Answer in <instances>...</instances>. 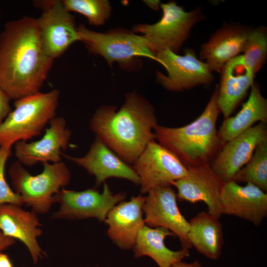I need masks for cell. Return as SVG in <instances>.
<instances>
[{
    "instance_id": "obj_1",
    "label": "cell",
    "mask_w": 267,
    "mask_h": 267,
    "mask_svg": "<svg viewBox=\"0 0 267 267\" xmlns=\"http://www.w3.org/2000/svg\"><path fill=\"white\" fill-rule=\"evenodd\" d=\"M54 60L45 52L37 18L7 22L0 33V88L17 100L40 91Z\"/></svg>"
},
{
    "instance_id": "obj_2",
    "label": "cell",
    "mask_w": 267,
    "mask_h": 267,
    "mask_svg": "<svg viewBox=\"0 0 267 267\" xmlns=\"http://www.w3.org/2000/svg\"><path fill=\"white\" fill-rule=\"evenodd\" d=\"M153 106L135 91L126 94L121 107L103 105L93 114L89 128L95 137L128 164H133L155 140L157 124Z\"/></svg>"
},
{
    "instance_id": "obj_3",
    "label": "cell",
    "mask_w": 267,
    "mask_h": 267,
    "mask_svg": "<svg viewBox=\"0 0 267 267\" xmlns=\"http://www.w3.org/2000/svg\"><path fill=\"white\" fill-rule=\"evenodd\" d=\"M217 85L204 111L191 123L180 127L157 124L153 129L154 139L170 151L187 169L209 164L222 145L216 128L220 110Z\"/></svg>"
},
{
    "instance_id": "obj_4",
    "label": "cell",
    "mask_w": 267,
    "mask_h": 267,
    "mask_svg": "<svg viewBox=\"0 0 267 267\" xmlns=\"http://www.w3.org/2000/svg\"><path fill=\"white\" fill-rule=\"evenodd\" d=\"M59 98V90L53 89L15 100L14 109L0 125V146L12 147L38 136L56 116Z\"/></svg>"
},
{
    "instance_id": "obj_5",
    "label": "cell",
    "mask_w": 267,
    "mask_h": 267,
    "mask_svg": "<svg viewBox=\"0 0 267 267\" xmlns=\"http://www.w3.org/2000/svg\"><path fill=\"white\" fill-rule=\"evenodd\" d=\"M80 41L90 53L102 56L110 66L117 63L126 70L140 66L141 58L157 61L145 37L127 29L116 28L98 32L81 24L77 27Z\"/></svg>"
},
{
    "instance_id": "obj_6",
    "label": "cell",
    "mask_w": 267,
    "mask_h": 267,
    "mask_svg": "<svg viewBox=\"0 0 267 267\" xmlns=\"http://www.w3.org/2000/svg\"><path fill=\"white\" fill-rule=\"evenodd\" d=\"M43 166V171L34 176L17 161L9 169L13 190L36 214L47 212L55 202V195L71 180L69 169L62 161Z\"/></svg>"
},
{
    "instance_id": "obj_7",
    "label": "cell",
    "mask_w": 267,
    "mask_h": 267,
    "mask_svg": "<svg viewBox=\"0 0 267 267\" xmlns=\"http://www.w3.org/2000/svg\"><path fill=\"white\" fill-rule=\"evenodd\" d=\"M160 8L162 16L158 21L153 24H136L132 31L145 37L155 55L166 50L178 53L189 37L193 27L203 19L202 11L197 8L186 11L175 1L161 3Z\"/></svg>"
},
{
    "instance_id": "obj_8",
    "label": "cell",
    "mask_w": 267,
    "mask_h": 267,
    "mask_svg": "<svg viewBox=\"0 0 267 267\" xmlns=\"http://www.w3.org/2000/svg\"><path fill=\"white\" fill-rule=\"evenodd\" d=\"M34 4L42 10L37 21L43 47L54 60L62 56L73 44L80 41L75 17L66 9L62 0H37Z\"/></svg>"
},
{
    "instance_id": "obj_9",
    "label": "cell",
    "mask_w": 267,
    "mask_h": 267,
    "mask_svg": "<svg viewBox=\"0 0 267 267\" xmlns=\"http://www.w3.org/2000/svg\"><path fill=\"white\" fill-rule=\"evenodd\" d=\"M156 57L167 72L165 75L157 71V81L169 91H182L199 85H209L214 81L212 72L197 58L193 49H186L182 55L166 50L157 53Z\"/></svg>"
},
{
    "instance_id": "obj_10",
    "label": "cell",
    "mask_w": 267,
    "mask_h": 267,
    "mask_svg": "<svg viewBox=\"0 0 267 267\" xmlns=\"http://www.w3.org/2000/svg\"><path fill=\"white\" fill-rule=\"evenodd\" d=\"M125 197L124 192L113 193L106 182H104L102 193L93 188L80 191L62 188L54 196L55 202L58 203L60 207L52 217L68 219L94 218L105 221L109 211Z\"/></svg>"
},
{
    "instance_id": "obj_11",
    "label": "cell",
    "mask_w": 267,
    "mask_h": 267,
    "mask_svg": "<svg viewBox=\"0 0 267 267\" xmlns=\"http://www.w3.org/2000/svg\"><path fill=\"white\" fill-rule=\"evenodd\" d=\"M133 165L139 178L141 194L157 187L171 186L188 172L175 155L155 140L147 144Z\"/></svg>"
},
{
    "instance_id": "obj_12",
    "label": "cell",
    "mask_w": 267,
    "mask_h": 267,
    "mask_svg": "<svg viewBox=\"0 0 267 267\" xmlns=\"http://www.w3.org/2000/svg\"><path fill=\"white\" fill-rule=\"evenodd\" d=\"M147 193L143 206L146 225L168 229L179 238L182 248L189 250V222L179 211L175 191L168 185L154 188Z\"/></svg>"
},
{
    "instance_id": "obj_13",
    "label": "cell",
    "mask_w": 267,
    "mask_h": 267,
    "mask_svg": "<svg viewBox=\"0 0 267 267\" xmlns=\"http://www.w3.org/2000/svg\"><path fill=\"white\" fill-rule=\"evenodd\" d=\"M49 125L41 139L30 142L21 141L14 144L18 162L23 166H32L39 163L61 161L63 152L69 144L72 132L61 116H55Z\"/></svg>"
},
{
    "instance_id": "obj_14",
    "label": "cell",
    "mask_w": 267,
    "mask_h": 267,
    "mask_svg": "<svg viewBox=\"0 0 267 267\" xmlns=\"http://www.w3.org/2000/svg\"><path fill=\"white\" fill-rule=\"evenodd\" d=\"M187 174L172 182L178 190L177 199L195 203L204 202L208 213L220 219L222 214L221 194L223 182L214 172L210 165L188 168Z\"/></svg>"
},
{
    "instance_id": "obj_15",
    "label": "cell",
    "mask_w": 267,
    "mask_h": 267,
    "mask_svg": "<svg viewBox=\"0 0 267 267\" xmlns=\"http://www.w3.org/2000/svg\"><path fill=\"white\" fill-rule=\"evenodd\" d=\"M260 122L226 142L214 159L211 168L224 183L251 159L258 144L267 138V125Z\"/></svg>"
},
{
    "instance_id": "obj_16",
    "label": "cell",
    "mask_w": 267,
    "mask_h": 267,
    "mask_svg": "<svg viewBox=\"0 0 267 267\" xmlns=\"http://www.w3.org/2000/svg\"><path fill=\"white\" fill-rule=\"evenodd\" d=\"M62 156L94 176L99 186L108 178L127 179L139 185V177L133 167L125 162L99 138L95 137L88 152L81 157L62 153Z\"/></svg>"
},
{
    "instance_id": "obj_17",
    "label": "cell",
    "mask_w": 267,
    "mask_h": 267,
    "mask_svg": "<svg viewBox=\"0 0 267 267\" xmlns=\"http://www.w3.org/2000/svg\"><path fill=\"white\" fill-rule=\"evenodd\" d=\"M222 215L233 216L260 225L267 216V194L257 186H242L231 180L224 182L221 194Z\"/></svg>"
},
{
    "instance_id": "obj_18",
    "label": "cell",
    "mask_w": 267,
    "mask_h": 267,
    "mask_svg": "<svg viewBox=\"0 0 267 267\" xmlns=\"http://www.w3.org/2000/svg\"><path fill=\"white\" fill-rule=\"evenodd\" d=\"M251 29L238 24H227L216 31L201 46L200 60L210 70L221 73L224 66L243 52Z\"/></svg>"
},
{
    "instance_id": "obj_19",
    "label": "cell",
    "mask_w": 267,
    "mask_h": 267,
    "mask_svg": "<svg viewBox=\"0 0 267 267\" xmlns=\"http://www.w3.org/2000/svg\"><path fill=\"white\" fill-rule=\"evenodd\" d=\"M145 196L139 194L128 201H121L108 213L105 222L108 225L107 233L119 247H134L138 233L145 225L143 206Z\"/></svg>"
},
{
    "instance_id": "obj_20",
    "label": "cell",
    "mask_w": 267,
    "mask_h": 267,
    "mask_svg": "<svg viewBox=\"0 0 267 267\" xmlns=\"http://www.w3.org/2000/svg\"><path fill=\"white\" fill-rule=\"evenodd\" d=\"M41 225L34 212L25 211L16 204L0 205V230L5 236L22 242L34 263L44 254L38 242L42 233Z\"/></svg>"
},
{
    "instance_id": "obj_21",
    "label": "cell",
    "mask_w": 267,
    "mask_h": 267,
    "mask_svg": "<svg viewBox=\"0 0 267 267\" xmlns=\"http://www.w3.org/2000/svg\"><path fill=\"white\" fill-rule=\"evenodd\" d=\"M219 86L218 103L224 118L230 116L254 84V75L245 65L242 54L223 67Z\"/></svg>"
},
{
    "instance_id": "obj_22",
    "label": "cell",
    "mask_w": 267,
    "mask_h": 267,
    "mask_svg": "<svg viewBox=\"0 0 267 267\" xmlns=\"http://www.w3.org/2000/svg\"><path fill=\"white\" fill-rule=\"evenodd\" d=\"M257 122L267 123V99L262 95L259 85L254 82L249 96L240 111L235 116L224 119L218 131L222 145Z\"/></svg>"
},
{
    "instance_id": "obj_23",
    "label": "cell",
    "mask_w": 267,
    "mask_h": 267,
    "mask_svg": "<svg viewBox=\"0 0 267 267\" xmlns=\"http://www.w3.org/2000/svg\"><path fill=\"white\" fill-rule=\"evenodd\" d=\"M175 235L164 227L152 228L146 225L139 231L133 247L134 257L147 256L152 258L159 267H172L189 255V250L182 248L173 251L167 248L165 239Z\"/></svg>"
},
{
    "instance_id": "obj_24",
    "label": "cell",
    "mask_w": 267,
    "mask_h": 267,
    "mask_svg": "<svg viewBox=\"0 0 267 267\" xmlns=\"http://www.w3.org/2000/svg\"><path fill=\"white\" fill-rule=\"evenodd\" d=\"M189 222L187 238L191 247L209 259H218L224 242L219 219L208 212L202 211L191 219Z\"/></svg>"
},
{
    "instance_id": "obj_25",
    "label": "cell",
    "mask_w": 267,
    "mask_h": 267,
    "mask_svg": "<svg viewBox=\"0 0 267 267\" xmlns=\"http://www.w3.org/2000/svg\"><path fill=\"white\" fill-rule=\"evenodd\" d=\"M232 180L252 184L267 191V138L256 147L249 161L234 176Z\"/></svg>"
},
{
    "instance_id": "obj_26",
    "label": "cell",
    "mask_w": 267,
    "mask_h": 267,
    "mask_svg": "<svg viewBox=\"0 0 267 267\" xmlns=\"http://www.w3.org/2000/svg\"><path fill=\"white\" fill-rule=\"evenodd\" d=\"M243 53L242 55L245 65L255 75L267 59V33L265 27L251 29Z\"/></svg>"
},
{
    "instance_id": "obj_27",
    "label": "cell",
    "mask_w": 267,
    "mask_h": 267,
    "mask_svg": "<svg viewBox=\"0 0 267 267\" xmlns=\"http://www.w3.org/2000/svg\"><path fill=\"white\" fill-rule=\"evenodd\" d=\"M69 12H75L86 17L89 24L95 26L105 24L110 16L112 7L107 0H63Z\"/></svg>"
},
{
    "instance_id": "obj_28",
    "label": "cell",
    "mask_w": 267,
    "mask_h": 267,
    "mask_svg": "<svg viewBox=\"0 0 267 267\" xmlns=\"http://www.w3.org/2000/svg\"><path fill=\"white\" fill-rule=\"evenodd\" d=\"M11 154V147L0 146V205L13 204L23 205L20 196L7 183L5 177L6 162Z\"/></svg>"
},
{
    "instance_id": "obj_29",
    "label": "cell",
    "mask_w": 267,
    "mask_h": 267,
    "mask_svg": "<svg viewBox=\"0 0 267 267\" xmlns=\"http://www.w3.org/2000/svg\"><path fill=\"white\" fill-rule=\"evenodd\" d=\"M11 99L0 88V125L12 110L10 102Z\"/></svg>"
},
{
    "instance_id": "obj_30",
    "label": "cell",
    "mask_w": 267,
    "mask_h": 267,
    "mask_svg": "<svg viewBox=\"0 0 267 267\" xmlns=\"http://www.w3.org/2000/svg\"><path fill=\"white\" fill-rule=\"evenodd\" d=\"M14 243V239L5 236L0 230V253Z\"/></svg>"
},
{
    "instance_id": "obj_31",
    "label": "cell",
    "mask_w": 267,
    "mask_h": 267,
    "mask_svg": "<svg viewBox=\"0 0 267 267\" xmlns=\"http://www.w3.org/2000/svg\"><path fill=\"white\" fill-rule=\"evenodd\" d=\"M172 267H203V266L198 261L188 263L181 261L174 264Z\"/></svg>"
},
{
    "instance_id": "obj_32",
    "label": "cell",
    "mask_w": 267,
    "mask_h": 267,
    "mask_svg": "<svg viewBox=\"0 0 267 267\" xmlns=\"http://www.w3.org/2000/svg\"><path fill=\"white\" fill-rule=\"evenodd\" d=\"M0 267H13V265L8 256L0 253Z\"/></svg>"
},
{
    "instance_id": "obj_33",
    "label": "cell",
    "mask_w": 267,
    "mask_h": 267,
    "mask_svg": "<svg viewBox=\"0 0 267 267\" xmlns=\"http://www.w3.org/2000/svg\"><path fill=\"white\" fill-rule=\"evenodd\" d=\"M144 3L153 10H158L160 8L159 0H144Z\"/></svg>"
},
{
    "instance_id": "obj_34",
    "label": "cell",
    "mask_w": 267,
    "mask_h": 267,
    "mask_svg": "<svg viewBox=\"0 0 267 267\" xmlns=\"http://www.w3.org/2000/svg\"><path fill=\"white\" fill-rule=\"evenodd\" d=\"M0 15H1V13H0Z\"/></svg>"
}]
</instances>
